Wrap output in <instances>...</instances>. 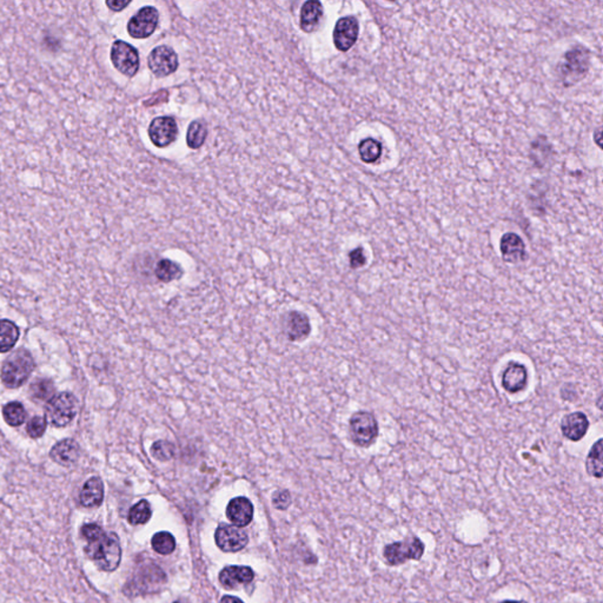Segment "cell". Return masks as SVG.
<instances>
[{"label":"cell","instance_id":"d6986e66","mask_svg":"<svg viewBox=\"0 0 603 603\" xmlns=\"http://www.w3.org/2000/svg\"><path fill=\"white\" fill-rule=\"evenodd\" d=\"M254 580V572L249 567L230 565L220 573V581L227 588H236L239 585H248Z\"/></svg>","mask_w":603,"mask_h":603},{"label":"cell","instance_id":"d590c367","mask_svg":"<svg viewBox=\"0 0 603 603\" xmlns=\"http://www.w3.org/2000/svg\"><path fill=\"white\" fill-rule=\"evenodd\" d=\"M106 5H108L111 10L113 11H122L125 9L128 5H130V1H120V0H111V1H106Z\"/></svg>","mask_w":603,"mask_h":603},{"label":"cell","instance_id":"d6a6232c","mask_svg":"<svg viewBox=\"0 0 603 603\" xmlns=\"http://www.w3.org/2000/svg\"><path fill=\"white\" fill-rule=\"evenodd\" d=\"M46 426H47V419L43 416H35L30 419L28 423V434L32 439H38L45 432Z\"/></svg>","mask_w":603,"mask_h":603},{"label":"cell","instance_id":"484cf974","mask_svg":"<svg viewBox=\"0 0 603 603\" xmlns=\"http://www.w3.org/2000/svg\"><path fill=\"white\" fill-rule=\"evenodd\" d=\"M359 157L364 163L373 164L382 154V145L373 138L363 140L359 145Z\"/></svg>","mask_w":603,"mask_h":603},{"label":"cell","instance_id":"4316f807","mask_svg":"<svg viewBox=\"0 0 603 603\" xmlns=\"http://www.w3.org/2000/svg\"><path fill=\"white\" fill-rule=\"evenodd\" d=\"M3 416L7 424L11 427H19L26 419V412L19 402H11L4 407Z\"/></svg>","mask_w":603,"mask_h":603},{"label":"cell","instance_id":"836d02e7","mask_svg":"<svg viewBox=\"0 0 603 603\" xmlns=\"http://www.w3.org/2000/svg\"><path fill=\"white\" fill-rule=\"evenodd\" d=\"M349 259H350V266L352 269L362 268L363 265H366V259L363 252L362 248H356L349 254Z\"/></svg>","mask_w":603,"mask_h":603},{"label":"cell","instance_id":"f35d334b","mask_svg":"<svg viewBox=\"0 0 603 603\" xmlns=\"http://www.w3.org/2000/svg\"><path fill=\"white\" fill-rule=\"evenodd\" d=\"M176 603H181V602H176Z\"/></svg>","mask_w":603,"mask_h":603},{"label":"cell","instance_id":"ac0fdd59","mask_svg":"<svg viewBox=\"0 0 603 603\" xmlns=\"http://www.w3.org/2000/svg\"><path fill=\"white\" fill-rule=\"evenodd\" d=\"M227 515L236 526H248L254 517V507L247 497H236L227 505Z\"/></svg>","mask_w":603,"mask_h":603},{"label":"cell","instance_id":"2e32d148","mask_svg":"<svg viewBox=\"0 0 603 603\" xmlns=\"http://www.w3.org/2000/svg\"><path fill=\"white\" fill-rule=\"evenodd\" d=\"M500 250L503 261L510 264H517L526 259V245L519 235L509 232L503 235L500 242Z\"/></svg>","mask_w":603,"mask_h":603},{"label":"cell","instance_id":"e0dca14e","mask_svg":"<svg viewBox=\"0 0 603 603\" xmlns=\"http://www.w3.org/2000/svg\"><path fill=\"white\" fill-rule=\"evenodd\" d=\"M81 455V446L74 439H67L57 443L51 450V457L63 467H71L77 462Z\"/></svg>","mask_w":603,"mask_h":603},{"label":"cell","instance_id":"5bb4252c","mask_svg":"<svg viewBox=\"0 0 603 603\" xmlns=\"http://www.w3.org/2000/svg\"><path fill=\"white\" fill-rule=\"evenodd\" d=\"M588 429H590V421L585 412H572L562 419V435L572 442L581 441L587 435Z\"/></svg>","mask_w":603,"mask_h":603},{"label":"cell","instance_id":"e575fe53","mask_svg":"<svg viewBox=\"0 0 603 603\" xmlns=\"http://www.w3.org/2000/svg\"><path fill=\"white\" fill-rule=\"evenodd\" d=\"M272 502H274V506L276 508L282 510L286 509L290 506L291 497H290L289 492H286V490H283V492H276L275 495H274Z\"/></svg>","mask_w":603,"mask_h":603},{"label":"cell","instance_id":"44dd1931","mask_svg":"<svg viewBox=\"0 0 603 603\" xmlns=\"http://www.w3.org/2000/svg\"><path fill=\"white\" fill-rule=\"evenodd\" d=\"M323 16V6L320 1L310 0L303 4L300 11V28L304 32H312L317 28Z\"/></svg>","mask_w":603,"mask_h":603},{"label":"cell","instance_id":"1f68e13d","mask_svg":"<svg viewBox=\"0 0 603 603\" xmlns=\"http://www.w3.org/2000/svg\"><path fill=\"white\" fill-rule=\"evenodd\" d=\"M176 453V448L174 444L169 441H157L152 444L151 448V453L152 456L156 457L159 461L171 460Z\"/></svg>","mask_w":603,"mask_h":603},{"label":"cell","instance_id":"8992f818","mask_svg":"<svg viewBox=\"0 0 603 603\" xmlns=\"http://www.w3.org/2000/svg\"><path fill=\"white\" fill-rule=\"evenodd\" d=\"M77 412V401L70 393L57 395L49 402L46 417L53 427H65L74 419Z\"/></svg>","mask_w":603,"mask_h":603},{"label":"cell","instance_id":"74e56055","mask_svg":"<svg viewBox=\"0 0 603 603\" xmlns=\"http://www.w3.org/2000/svg\"><path fill=\"white\" fill-rule=\"evenodd\" d=\"M500 603H528V602H526V601H524V600H521V601L506 600V601H502V602H500Z\"/></svg>","mask_w":603,"mask_h":603},{"label":"cell","instance_id":"7402d4cb","mask_svg":"<svg viewBox=\"0 0 603 603\" xmlns=\"http://www.w3.org/2000/svg\"><path fill=\"white\" fill-rule=\"evenodd\" d=\"M288 337L290 341H300L310 334V322L309 318L302 312L293 311L288 318Z\"/></svg>","mask_w":603,"mask_h":603},{"label":"cell","instance_id":"3957f363","mask_svg":"<svg viewBox=\"0 0 603 603\" xmlns=\"http://www.w3.org/2000/svg\"><path fill=\"white\" fill-rule=\"evenodd\" d=\"M426 546L419 537H409L407 540L387 544L383 549V556L389 565H401L410 560L419 561L422 558Z\"/></svg>","mask_w":603,"mask_h":603},{"label":"cell","instance_id":"d4e9b609","mask_svg":"<svg viewBox=\"0 0 603 603\" xmlns=\"http://www.w3.org/2000/svg\"><path fill=\"white\" fill-rule=\"evenodd\" d=\"M154 274L161 282L169 283L174 281V279L181 278L183 276V270L177 263H174L170 259H162V261H158Z\"/></svg>","mask_w":603,"mask_h":603},{"label":"cell","instance_id":"277c9868","mask_svg":"<svg viewBox=\"0 0 603 603\" xmlns=\"http://www.w3.org/2000/svg\"><path fill=\"white\" fill-rule=\"evenodd\" d=\"M350 437L356 446L368 448L378 436V423L371 412H357L350 419Z\"/></svg>","mask_w":603,"mask_h":603},{"label":"cell","instance_id":"ffe728a7","mask_svg":"<svg viewBox=\"0 0 603 603\" xmlns=\"http://www.w3.org/2000/svg\"><path fill=\"white\" fill-rule=\"evenodd\" d=\"M81 505L85 508H96L101 506L104 500V485L99 478H91L81 489Z\"/></svg>","mask_w":603,"mask_h":603},{"label":"cell","instance_id":"83f0119b","mask_svg":"<svg viewBox=\"0 0 603 603\" xmlns=\"http://www.w3.org/2000/svg\"><path fill=\"white\" fill-rule=\"evenodd\" d=\"M206 136H208V129H206L204 123L199 122V120L191 123L188 126V135H186L188 147L199 149L205 142Z\"/></svg>","mask_w":603,"mask_h":603},{"label":"cell","instance_id":"8fae6325","mask_svg":"<svg viewBox=\"0 0 603 603\" xmlns=\"http://www.w3.org/2000/svg\"><path fill=\"white\" fill-rule=\"evenodd\" d=\"M149 67L158 77L174 74L178 67V57L169 46H158L149 56Z\"/></svg>","mask_w":603,"mask_h":603},{"label":"cell","instance_id":"52a82bcc","mask_svg":"<svg viewBox=\"0 0 603 603\" xmlns=\"http://www.w3.org/2000/svg\"><path fill=\"white\" fill-rule=\"evenodd\" d=\"M590 69V53L583 47H575L565 53V63L562 64V78L565 84L572 85L581 81Z\"/></svg>","mask_w":603,"mask_h":603},{"label":"cell","instance_id":"ba28073f","mask_svg":"<svg viewBox=\"0 0 603 603\" xmlns=\"http://www.w3.org/2000/svg\"><path fill=\"white\" fill-rule=\"evenodd\" d=\"M111 60L115 69L128 77H133L140 69L138 51L123 40H117L112 45Z\"/></svg>","mask_w":603,"mask_h":603},{"label":"cell","instance_id":"6da1fadb","mask_svg":"<svg viewBox=\"0 0 603 603\" xmlns=\"http://www.w3.org/2000/svg\"><path fill=\"white\" fill-rule=\"evenodd\" d=\"M81 535L86 541L85 553L104 572H113L118 568L122 558L120 542L115 533H106L94 523H87L81 528Z\"/></svg>","mask_w":603,"mask_h":603},{"label":"cell","instance_id":"9c48e42d","mask_svg":"<svg viewBox=\"0 0 603 603\" xmlns=\"http://www.w3.org/2000/svg\"><path fill=\"white\" fill-rule=\"evenodd\" d=\"M159 13L157 9L145 6L135 14L128 24V32L133 38L144 39L150 37L157 28Z\"/></svg>","mask_w":603,"mask_h":603},{"label":"cell","instance_id":"f1b7e54d","mask_svg":"<svg viewBox=\"0 0 603 603\" xmlns=\"http://www.w3.org/2000/svg\"><path fill=\"white\" fill-rule=\"evenodd\" d=\"M55 395V385L50 380H37L31 385V398L37 402L51 401Z\"/></svg>","mask_w":603,"mask_h":603},{"label":"cell","instance_id":"4fadbf2b","mask_svg":"<svg viewBox=\"0 0 603 603\" xmlns=\"http://www.w3.org/2000/svg\"><path fill=\"white\" fill-rule=\"evenodd\" d=\"M359 21L354 17H344L336 23L334 43L339 51L346 52L355 45L359 38Z\"/></svg>","mask_w":603,"mask_h":603},{"label":"cell","instance_id":"9a60e30c","mask_svg":"<svg viewBox=\"0 0 603 603\" xmlns=\"http://www.w3.org/2000/svg\"><path fill=\"white\" fill-rule=\"evenodd\" d=\"M528 384V371L526 366L517 362H510L502 375V388L509 394L523 391Z\"/></svg>","mask_w":603,"mask_h":603},{"label":"cell","instance_id":"cb8c5ba5","mask_svg":"<svg viewBox=\"0 0 603 603\" xmlns=\"http://www.w3.org/2000/svg\"><path fill=\"white\" fill-rule=\"evenodd\" d=\"M19 339V329L13 322L0 321V352L10 351Z\"/></svg>","mask_w":603,"mask_h":603},{"label":"cell","instance_id":"603a6c76","mask_svg":"<svg viewBox=\"0 0 603 603\" xmlns=\"http://www.w3.org/2000/svg\"><path fill=\"white\" fill-rule=\"evenodd\" d=\"M602 439H597V442L594 443L590 453H588V457H587L586 470L592 478H602Z\"/></svg>","mask_w":603,"mask_h":603},{"label":"cell","instance_id":"7c38bea8","mask_svg":"<svg viewBox=\"0 0 603 603\" xmlns=\"http://www.w3.org/2000/svg\"><path fill=\"white\" fill-rule=\"evenodd\" d=\"M218 547L227 553L241 551L248 544V535L244 530L235 526H222L215 534Z\"/></svg>","mask_w":603,"mask_h":603},{"label":"cell","instance_id":"f546056e","mask_svg":"<svg viewBox=\"0 0 603 603\" xmlns=\"http://www.w3.org/2000/svg\"><path fill=\"white\" fill-rule=\"evenodd\" d=\"M152 510L147 500H142L130 509L129 522L133 526H140L147 523L151 519Z\"/></svg>","mask_w":603,"mask_h":603},{"label":"cell","instance_id":"4dcf8cb0","mask_svg":"<svg viewBox=\"0 0 603 603\" xmlns=\"http://www.w3.org/2000/svg\"><path fill=\"white\" fill-rule=\"evenodd\" d=\"M151 543H152L154 551H157L158 554L162 555L171 554L174 548H176V540L168 531H161V533L156 534L152 537Z\"/></svg>","mask_w":603,"mask_h":603},{"label":"cell","instance_id":"7a4b0ae2","mask_svg":"<svg viewBox=\"0 0 603 603\" xmlns=\"http://www.w3.org/2000/svg\"><path fill=\"white\" fill-rule=\"evenodd\" d=\"M33 368L35 362L30 352L24 349H19L5 359L0 376L7 388L14 389L26 382Z\"/></svg>","mask_w":603,"mask_h":603},{"label":"cell","instance_id":"5b68a950","mask_svg":"<svg viewBox=\"0 0 603 603\" xmlns=\"http://www.w3.org/2000/svg\"><path fill=\"white\" fill-rule=\"evenodd\" d=\"M165 574L157 565H145L137 570L133 580L128 583V592L138 595L140 593H152L164 585Z\"/></svg>","mask_w":603,"mask_h":603},{"label":"cell","instance_id":"30bf717a","mask_svg":"<svg viewBox=\"0 0 603 603\" xmlns=\"http://www.w3.org/2000/svg\"><path fill=\"white\" fill-rule=\"evenodd\" d=\"M177 136V123L171 117H158L149 126V137L157 147H169Z\"/></svg>","mask_w":603,"mask_h":603},{"label":"cell","instance_id":"8d00e7d4","mask_svg":"<svg viewBox=\"0 0 603 603\" xmlns=\"http://www.w3.org/2000/svg\"><path fill=\"white\" fill-rule=\"evenodd\" d=\"M220 603H244L236 597H224Z\"/></svg>","mask_w":603,"mask_h":603}]
</instances>
